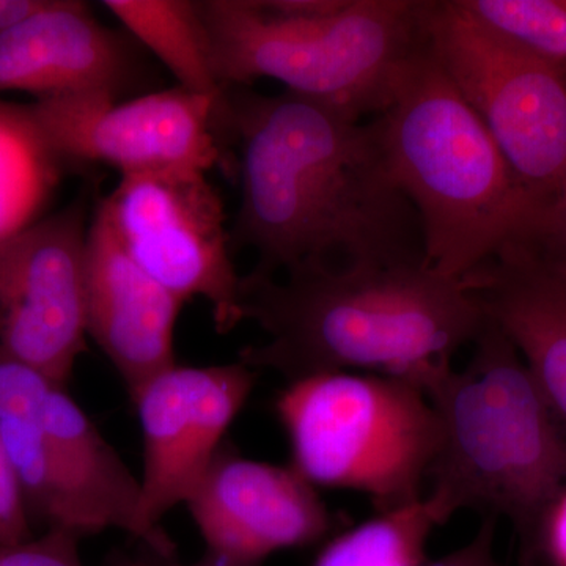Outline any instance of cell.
Segmentation results:
<instances>
[{"label": "cell", "mask_w": 566, "mask_h": 566, "mask_svg": "<svg viewBox=\"0 0 566 566\" xmlns=\"http://www.w3.org/2000/svg\"><path fill=\"white\" fill-rule=\"evenodd\" d=\"M230 133L243 150L233 245L252 273L308 262H424L419 216L387 169L375 118L364 123L294 93L227 91Z\"/></svg>", "instance_id": "obj_1"}, {"label": "cell", "mask_w": 566, "mask_h": 566, "mask_svg": "<svg viewBox=\"0 0 566 566\" xmlns=\"http://www.w3.org/2000/svg\"><path fill=\"white\" fill-rule=\"evenodd\" d=\"M241 315L266 340L244 348L240 363L289 382L353 371L420 386L485 324L463 281L424 262H308L275 275L249 273Z\"/></svg>", "instance_id": "obj_2"}, {"label": "cell", "mask_w": 566, "mask_h": 566, "mask_svg": "<svg viewBox=\"0 0 566 566\" xmlns=\"http://www.w3.org/2000/svg\"><path fill=\"white\" fill-rule=\"evenodd\" d=\"M472 346L463 368L442 365L420 385L439 423L424 499L441 526L463 510L505 517L528 554L566 490V422L493 322Z\"/></svg>", "instance_id": "obj_3"}, {"label": "cell", "mask_w": 566, "mask_h": 566, "mask_svg": "<svg viewBox=\"0 0 566 566\" xmlns=\"http://www.w3.org/2000/svg\"><path fill=\"white\" fill-rule=\"evenodd\" d=\"M387 169L419 216L424 263L463 279L539 210L428 40L376 115Z\"/></svg>", "instance_id": "obj_4"}, {"label": "cell", "mask_w": 566, "mask_h": 566, "mask_svg": "<svg viewBox=\"0 0 566 566\" xmlns=\"http://www.w3.org/2000/svg\"><path fill=\"white\" fill-rule=\"evenodd\" d=\"M199 6L223 88L266 77L356 120L389 107L427 41L424 0H348L319 18L282 17L260 0Z\"/></svg>", "instance_id": "obj_5"}, {"label": "cell", "mask_w": 566, "mask_h": 566, "mask_svg": "<svg viewBox=\"0 0 566 566\" xmlns=\"http://www.w3.org/2000/svg\"><path fill=\"white\" fill-rule=\"evenodd\" d=\"M275 412L290 465L316 490L363 493L378 513L423 499L439 423L417 382L353 371L308 376L289 382Z\"/></svg>", "instance_id": "obj_6"}, {"label": "cell", "mask_w": 566, "mask_h": 566, "mask_svg": "<svg viewBox=\"0 0 566 566\" xmlns=\"http://www.w3.org/2000/svg\"><path fill=\"white\" fill-rule=\"evenodd\" d=\"M423 25L436 61L546 207L566 177V65L486 28L458 0H424Z\"/></svg>", "instance_id": "obj_7"}, {"label": "cell", "mask_w": 566, "mask_h": 566, "mask_svg": "<svg viewBox=\"0 0 566 566\" xmlns=\"http://www.w3.org/2000/svg\"><path fill=\"white\" fill-rule=\"evenodd\" d=\"M134 262L186 303L211 305L216 329L243 322L221 196L202 170L125 175L96 208Z\"/></svg>", "instance_id": "obj_8"}, {"label": "cell", "mask_w": 566, "mask_h": 566, "mask_svg": "<svg viewBox=\"0 0 566 566\" xmlns=\"http://www.w3.org/2000/svg\"><path fill=\"white\" fill-rule=\"evenodd\" d=\"M59 163H98L125 175L202 170L222 159L229 107L181 87L126 99L52 96L29 104Z\"/></svg>", "instance_id": "obj_9"}, {"label": "cell", "mask_w": 566, "mask_h": 566, "mask_svg": "<svg viewBox=\"0 0 566 566\" xmlns=\"http://www.w3.org/2000/svg\"><path fill=\"white\" fill-rule=\"evenodd\" d=\"M256 374L240 360L211 367L175 364L132 395L144 434L139 515L151 549L177 554L163 517L186 504L210 468L255 387Z\"/></svg>", "instance_id": "obj_10"}, {"label": "cell", "mask_w": 566, "mask_h": 566, "mask_svg": "<svg viewBox=\"0 0 566 566\" xmlns=\"http://www.w3.org/2000/svg\"><path fill=\"white\" fill-rule=\"evenodd\" d=\"M88 227L74 202L0 240V346L65 386L88 337Z\"/></svg>", "instance_id": "obj_11"}, {"label": "cell", "mask_w": 566, "mask_h": 566, "mask_svg": "<svg viewBox=\"0 0 566 566\" xmlns=\"http://www.w3.org/2000/svg\"><path fill=\"white\" fill-rule=\"evenodd\" d=\"M186 505L208 556L234 566L314 545L333 526L318 490L292 465L251 460L226 442Z\"/></svg>", "instance_id": "obj_12"}, {"label": "cell", "mask_w": 566, "mask_h": 566, "mask_svg": "<svg viewBox=\"0 0 566 566\" xmlns=\"http://www.w3.org/2000/svg\"><path fill=\"white\" fill-rule=\"evenodd\" d=\"M461 281L566 422L565 245L532 216Z\"/></svg>", "instance_id": "obj_13"}, {"label": "cell", "mask_w": 566, "mask_h": 566, "mask_svg": "<svg viewBox=\"0 0 566 566\" xmlns=\"http://www.w3.org/2000/svg\"><path fill=\"white\" fill-rule=\"evenodd\" d=\"M136 44L96 21L85 3L51 0L0 35V93L122 99L142 74Z\"/></svg>", "instance_id": "obj_14"}, {"label": "cell", "mask_w": 566, "mask_h": 566, "mask_svg": "<svg viewBox=\"0 0 566 566\" xmlns=\"http://www.w3.org/2000/svg\"><path fill=\"white\" fill-rule=\"evenodd\" d=\"M182 304L134 262L96 210L85 251L87 335L114 365L129 397L177 364L175 331Z\"/></svg>", "instance_id": "obj_15"}, {"label": "cell", "mask_w": 566, "mask_h": 566, "mask_svg": "<svg viewBox=\"0 0 566 566\" xmlns=\"http://www.w3.org/2000/svg\"><path fill=\"white\" fill-rule=\"evenodd\" d=\"M0 415L28 417L51 460L106 505L118 531L150 546L139 515L140 480L66 392L65 385L11 356L2 346Z\"/></svg>", "instance_id": "obj_16"}, {"label": "cell", "mask_w": 566, "mask_h": 566, "mask_svg": "<svg viewBox=\"0 0 566 566\" xmlns=\"http://www.w3.org/2000/svg\"><path fill=\"white\" fill-rule=\"evenodd\" d=\"M102 6L122 22L137 44L174 74L178 87L218 103L227 102V88L216 73L199 2L104 0Z\"/></svg>", "instance_id": "obj_17"}, {"label": "cell", "mask_w": 566, "mask_h": 566, "mask_svg": "<svg viewBox=\"0 0 566 566\" xmlns=\"http://www.w3.org/2000/svg\"><path fill=\"white\" fill-rule=\"evenodd\" d=\"M57 164L28 106L0 102V240L39 221Z\"/></svg>", "instance_id": "obj_18"}, {"label": "cell", "mask_w": 566, "mask_h": 566, "mask_svg": "<svg viewBox=\"0 0 566 566\" xmlns=\"http://www.w3.org/2000/svg\"><path fill=\"white\" fill-rule=\"evenodd\" d=\"M438 527L441 524L423 497L335 536L314 566H423L424 549Z\"/></svg>", "instance_id": "obj_19"}, {"label": "cell", "mask_w": 566, "mask_h": 566, "mask_svg": "<svg viewBox=\"0 0 566 566\" xmlns=\"http://www.w3.org/2000/svg\"><path fill=\"white\" fill-rule=\"evenodd\" d=\"M486 28L566 65V0H458Z\"/></svg>", "instance_id": "obj_20"}, {"label": "cell", "mask_w": 566, "mask_h": 566, "mask_svg": "<svg viewBox=\"0 0 566 566\" xmlns=\"http://www.w3.org/2000/svg\"><path fill=\"white\" fill-rule=\"evenodd\" d=\"M80 539L65 532L46 531L18 545H0V566H84Z\"/></svg>", "instance_id": "obj_21"}, {"label": "cell", "mask_w": 566, "mask_h": 566, "mask_svg": "<svg viewBox=\"0 0 566 566\" xmlns=\"http://www.w3.org/2000/svg\"><path fill=\"white\" fill-rule=\"evenodd\" d=\"M31 538L32 517L13 465L0 442V545H18Z\"/></svg>", "instance_id": "obj_22"}, {"label": "cell", "mask_w": 566, "mask_h": 566, "mask_svg": "<svg viewBox=\"0 0 566 566\" xmlns=\"http://www.w3.org/2000/svg\"><path fill=\"white\" fill-rule=\"evenodd\" d=\"M497 520L483 517L482 526L465 545L423 566H502L495 554Z\"/></svg>", "instance_id": "obj_23"}, {"label": "cell", "mask_w": 566, "mask_h": 566, "mask_svg": "<svg viewBox=\"0 0 566 566\" xmlns=\"http://www.w3.org/2000/svg\"><path fill=\"white\" fill-rule=\"evenodd\" d=\"M535 546L543 551L551 565L566 566V490L558 495L543 517Z\"/></svg>", "instance_id": "obj_24"}, {"label": "cell", "mask_w": 566, "mask_h": 566, "mask_svg": "<svg viewBox=\"0 0 566 566\" xmlns=\"http://www.w3.org/2000/svg\"><path fill=\"white\" fill-rule=\"evenodd\" d=\"M264 9L282 17L319 18L337 13L348 0H260Z\"/></svg>", "instance_id": "obj_25"}, {"label": "cell", "mask_w": 566, "mask_h": 566, "mask_svg": "<svg viewBox=\"0 0 566 566\" xmlns=\"http://www.w3.org/2000/svg\"><path fill=\"white\" fill-rule=\"evenodd\" d=\"M535 219L566 248V177L554 199L535 212Z\"/></svg>", "instance_id": "obj_26"}, {"label": "cell", "mask_w": 566, "mask_h": 566, "mask_svg": "<svg viewBox=\"0 0 566 566\" xmlns=\"http://www.w3.org/2000/svg\"><path fill=\"white\" fill-rule=\"evenodd\" d=\"M50 0H0V35L48 7Z\"/></svg>", "instance_id": "obj_27"}, {"label": "cell", "mask_w": 566, "mask_h": 566, "mask_svg": "<svg viewBox=\"0 0 566 566\" xmlns=\"http://www.w3.org/2000/svg\"><path fill=\"white\" fill-rule=\"evenodd\" d=\"M125 566H234L227 564V562L218 560V558L208 556L205 554L200 560L193 562V564H185L177 554H163L159 551L151 549V547L144 546L140 551L139 556L134 558Z\"/></svg>", "instance_id": "obj_28"}, {"label": "cell", "mask_w": 566, "mask_h": 566, "mask_svg": "<svg viewBox=\"0 0 566 566\" xmlns=\"http://www.w3.org/2000/svg\"><path fill=\"white\" fill-rule=\"evenodd\" d=\"M521 566H532L531 556H524L523 564Z\"/></svg>", "instance_id": "obj_29"}]
</instances>
